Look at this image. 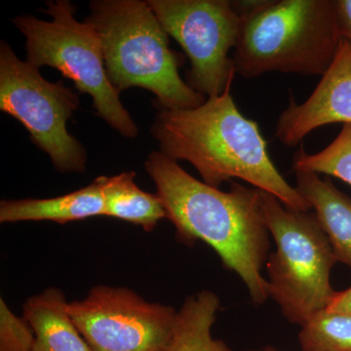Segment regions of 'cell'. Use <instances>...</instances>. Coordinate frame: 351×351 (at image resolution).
<instances>
[{
  "mask_svg": "<svg viewBox=\"0 0 351 351\" xmlns=\"http://www.w3.org/2000/svg\"><path fill=\"white\" fill-rule=\"evenodd\" d=\"M44 12L52 21L32 15L14 18L13 24L27 43V62L36 68L48 66L75 83L80 93L93 98L98 117L125 138H134L138 126L119 99L120 92L108 80L103 43L96 29L75 19L76 7L69 0L47 1Z\"/></svg>",
  "mask_w": 351,
  "mask_h": 351,
  "instance_id": "cell-6",
  "label": "cell"
},
{
  "mask_svg": "<svg viewBox=\"0 0 351 351\" xmlns=\"http://www.w3.org/2000/svg\"><path fill=\"white\" fill-rule=\"evenodd\" d=\"M293 167L294 171L332 176L351 186V124H343L338 137L323 151L308 154L300 147L293 158Z\"/></svg>",
  "mask_w": 351,
  "mask_h": 351,
  "instance_id": "cell-17",
  "label": "cell"
},
{
  "mask_svg": "<svg viewBox=\"0 0 351 351\" xmlns=\"http://www.w3.org/2000/svg\"><path fill=\"white\" fill-rule=\"evenodd\" d=\"M230 91L232 87L193 110L160 108L152 128L160 152L173 160L188 161L214 188L243 180L276 196L284 206L311 211L272 162L257 122L240 112Z\"/></svg>",
  "mask_w": 351,
  "mask_h": 351,
  "instance_id": "cell-2",
  "label": "cell"
},
{
  "mask_svg": "<svg viewBox=\"0 0 351 351\" xmlns=\"http://www.w3.org/2000/svg\"><path fill=\"white\" fill-rule=\"evenodd\" d=\"M80 107L78 95L63 80L50 82L39 69L21 61L5 41L0 44V110L19 120L31 140L60 172H83L87 156L66 129Z\"/></svg>",
  "mask_w": 351,
  "mask_h": 351,
  "instance_id": "cell-7",
  "label": "cell"
},
{
  "mask_svg": "<svg viewBox=\"0 0 351 351\" xmlns=\"http://www.w3.org/2000/svg\"><path fill=\"white\" fill-rule=\"evenodd\" d=\"M341 38L351 45V0H335Z\"/></svg>",
  "mask_w": 351,
  "mask_h": 351,
  "instance_id": "cell-19",
  "label": "cell"
},
{
  "mask_svg": "<svg viewBox=\"0 0 351 351\" xmlns=\"http://www.w3.org/2000/svg\"><path fill=\"white\" fill-rule=\"evenodd\" d=\"M265 351H277V350H274V348H267V350H265Z\"/></svg>",
  "mask_w": 351,
  "mask_h": 351,
  "instance_id": "cell-21",
  "label": "cell"
},
{
  "mask_svg": "<svg viewBox=\"0 0 351 351\" xmlns=\"http://www.w3.org/2000/svg\"><path fill=\"white\" fill-rule=\"evenodd\" d=\"M68 311L92 351H166L178 311L126 288L97 286Z\"/></svg>",
  "mask_w": 351,
  "mask_h": 351,
  "instance_id": "cell-9",
  "label": "cell"
},
{
  "mask_svg": "<svg viewBox=\"0 0 351 351\" xmlns=\"http://www.w3.org/2000/svg\"><path fill=\"white\" fill-rule=\"evenodd\" d=\"M302 351H351V315L320 311L299 334Z\"/></svg>",
  "mask_w": 351,
  "mask_h": 351,
  "instance_id": "cell-16",
  "label": "cell"
},
{
  "mask_svg": "<svg viewBox=\"0 0 351 351\" xmlns=\"http://www.w3.org/2000/svg\"><path fill=\"white\" fill-rule=\"evenodd\" d=\"M145 166L178 239L189 244L204 241L242 279L254 304L267 301L269 282L261 271L269 256L270 233L260 189L232 182L230 191H219L161 152H152Z\"/></svg>",
  "mask_w": 351,
  "mask_h": 351,
  "instance_id": "cell-1",
  "label": "cell"
},
{
  "mask_svg": "<svg viewBox=\"0 0 351 351\" xmlns=\"http://www.w3.org/2000/svg\"><path fill=\"white\" fill-rule=\"evenodd\" d=\"M241 19L232 61L245 78L323 75L343 43L335 0L265 1Z\"/></svg>",
  "mask_w": 351,
  "mask_h": 351,
  "instance_id": "cell-4",
  "label": "cell"
},
{
  "mask_svg": "<svg viewBox=\"0 0 351 351\" xmlns=\"http://www.w3.org/2000/svg\"><path fill=\"white\" fill-rule=\"evenodd\" d=\"M219 308L218 295L202 291L189 295L178 311L174 332L166 351H232L212 337Z\"/></svg>",
  "mask_w": 351,
  "mask_h": 351,
  "instance_id": "cell-15",
  "label": "cell"
},
{
  "mask_svg": "<svg viewBox=\"0 0 351 351\" xmlns=\"http://www.w3.org/2000/svg\"><path fill=\"white\" fill-rule=\"evenodd\" d=\"M332 123L351 124V45L345 40L308 99L300 105L291 99L277 120L276 137L293 147L311 132Z\"/></svg>",
  "mask_w": 351,
  "mask_h": 351,
  "instance_id": "cell-10",
  "label": "cell"
},
{
  "mask_svg": "<svg viewBox=\"0 0 351 351\" xmlns=\"http://www.w3.org/2000/svg\"><path fill=\"white\" fill-rule=\"evenodd\" d=\"M34 330L24 317H18L0 301V351H31L34 343Z\"/></svg>",
  "mask_w": 351,
  "mask_h": 351,
  "instance_id": "cell-18",
  "label": "cell"
},
{
  "mask_svg": "<svg viewBox=\"0 0 351 351\" xmlns=\"http://www.w3.org/2000/svg\"><path fill=\"white\" fill-rule=\"evenodd\" d=\"M105 216V198L100 177L85 188L46 199L3 200L0 203V223L51 221L64 223L92 217Z\"/></svg>",
  "mask_w": 351,
  "mask_h": 351,
  "instance_id": "cell-12",
  "label": "cell"
},
{
  "mask_svg": "<svg viewBox=\"0 0 351 351\" xmlns=\"http://www.w3.org/2000/svg\"><path fill=\"white\" fill-rule=\"evenodd\" d=\"M325 311L351 315V286L341 292H335Z\"/></svg>",
  "mask_w": 351,
  "mask_h": 351,
  "instance_id": "cell-20",
  "label": "cell"
},
{
  "mask_svg": "<svg viewBox=\"0 0 351 351\" xmlns=\"http://www.w3.org/2000/svg\"><path fill=\"white\" fill-rule=\"evenodd\" d=\"M90 10L85 22L100 36L108 77L117 91L145 88L163 110H193L206 101L180 76L182 58L169 47L147 1L96 0Z\"/></svg>",
  "mask_w": 351,
  "mask_h": 351,
  "instance_id": "cell-3",
  "label": "cell"
},
{
  "mask_svg": "<svg viewBox=\"0 0 351 351\" xmlns=\"http://www.w3.org/2000/svg\"><path fill=\"white\" fill-rule=\"evenodd\" d=\"M295 173V189L314 210L337 262L351 267V198L319 174L302 170Z\"/></svg>",
  "mask_w": 351,
  "mask_h": 351,
  "instance_id": "cell-11",
  "label": "cell"
},
{
  "mask_svg": "<svg viewBox=\"0 0 351 351\" xmlns=\"http://www.w3.org/2000/svg\"><path fill=\"white\" fill-rule=\"evenodd\" d=\"M260 191L265 223L276 245L267 263L269 297L286 319L302 327L326 309L335 294L330 276L336 257L314 212L290 209Z\"/></svg>",
  "mask_w": 351,
  "mask_h": 351,
  "instance_id": "cell-5",
  "label": "cell"
},
{
  "mask_svg": "<svg viewBox=\"0 0 351 351\" xmlns=\"http://www.w3.org/2000/svg\"><path fill=\"white\" fill-rule=\"evenodd\" d=\"M135 177L134 172L101 176L105 216L123 219L152 232L161 219L166 218L165 208L158 195L138 188Z\"/></svg>",
  "mask_w": 351,
  "mask_h": 351,
  "instance_id": "cell-14",
  "label": "cell"
},
{
  "mask_svg": "<svg viewBox=\"0 0 351 351\" xmlns=\"http://www.w3.org/2000/svg\"><path fill=\"white\" fill-rule=\"evenodd\" d=\"M168 36L191 61L188 84L203 96H221L237 73L228 57L239 40L242 19L228 0H149Z\"/></svg>",
  "mask_w": 351,
  "mask_h": 351,
  "instance_id": "cell-8",
  "label": "cell"
},
{
  "mask_svg": "<svg viewBox=\"0 0 351 351\" xmlns=\"http://www.w3.org/2000/svg\"><path fill=\"white\" fill-rule=\"evenodd\" d=\"M68 304L55 288L25 302L24 318L36 337L31 351H92L71 319Z\"/></svg>",
  "mask_w": 351,
  "mask_h": 351,
  "instance_id": "cell-13",
  "label": "cell"
}]
</instances>
